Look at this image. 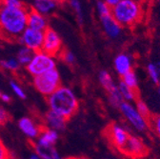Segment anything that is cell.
Returning <instances> with one entry per match:
<instances>
[{
    "label": "cell",
    "mask_w": 160,
    "mask_h": 159,
    "mask_svg": "<svg viewBox=\"0 0 160 159\" xmlns=\"http://www.w3.org/2000/svg\"><path fill=\"white\" fill-rule=\"evenodd\" d=\"M54 69H56L55 57L48 54L43 51L34 52L31 62L26 66V71L32 77L43 74Z\"/></svg>",
    "instance_id": "cell-5"
},
{
    "label": "cell",
    "mask_w": 160,
    "mask_h": 159,
    "mask_svg": "<svg viewBox=\"0 0 160 159\" xmlns=\"http://www.w3.org/2000/svg\"><path fill=\"white\" fill-rule=\"evenodd\" d=\"M117 88L118 91L121 94L122 98H123V101L124 102H129L132 103V101H135L136 98H137V93L136 91L129 88L128 86H126L121 80L119 81V83L117 84Z\"/></svg>",
    "instance_id": "cell-19"
},
{
    "label": "cell",
    "mask_w": 160,
    "mask_h": 159,
    "mask_svg": "<svg viewBox=\"0 0 160 159\" xmlns=\"http://www.w3.org/2000/svg\"><path fill=\"white\" fill-rule=\"evenodd\" d=\"M18 127L29 139L31 140H36L38 138L42 129L40 128L31 117H22L18 121Z\"/></svg>",
    "instance_id": "cell-11"
},
{
    "label": "cell",
    "mask_w": 160,
    "mask_h": 159,
    "mask_svg": "<svg viewBox=\"0 0 160 159\" xmlns=\"http://www.w3.org/2000/svg\"><path fill=\"white\" fill-rule=\"evenodd\" d=\"M3 6L10 7V8H22L25 7L21 0H4Z\"/></svg>",
    "instance_id": "cell-32"
},
{
    "label": "cell",
    "mask_w": 160,
    "mask_h": 159,
    "mask_svg": "<svg viewBox=\"0 0 160 159\" xmlns=\"http://www.w3.org/2000/svg\"><path fill=\"white\" fill-rule=\"evenodd\" d=\"M150 159H154V158H150Z\"/></svg>",
    "instance_id": "cell-44"
},
{
    "label": "cell",
    "mask_w": 160,
    "mask_h": 159,
    "mask_svg": "<svg viewBox=\"0 0 160 159\" xmlns=\"http://www.w3.org/2000/svg\"><path fill=\"white\" fill-rule=\"evenodd\" d=\"M9 112L4 109L0 107V125H3L9 121Z\"/></svg>",
    "instance_id": "cell-34"
},
{
    "label": "cell",
    "mask_w": 160,
    "mask_h": 159,
    "mask_svg": "<svg viewBox=\"0 0 160 159\" xmlns=\"http://www.w3.org/2000/svg\"><path fill=\"white\" fill-rule=\"evenodd\" d=\"M147 72L151 78V80L157 85V83L160 81V62L149 63L147 65Z\"/></svg>",
    "instance_id": "cell-22"
},
{
    "label": "cell",
    "mask_w": 160,
    "mask_h": 159,
    "mask_svg": "<svg viewBox=\"0 0 160 159\" xmlns=\"http://www.w3.org/2000/svg\"><path fill=\"white\" fill-rule=\"evenodd\" d=\"M156 86H157V92H158V93L160 94V81L157 83V85H156Z\"/></svg>",
    "instance_id": "cell-38"
},
{
    "label": "cell",
    "mask_w": 160,
    "mask_h": 159,
    "mask_svg": "<svg viewBox=\"0 0 160 159\" xmlns=\"http://www.w3.org/2000/svg\"><path fill=\"white\" fill-rule=\"evenodd\" d=\"M113 66L116 72L122 77L126 73L132 71V58L130 54L121 52L115 56L113 60Z\"/></svg>",
    "instance_id": "cell-14"
},
{
    "label": "cell",
    "mask_w": 160,
    "mask_h": 159,
    "mask_svg": "<svg viewBox=\"0 0 160 159\" xmlns=\"http://www.w3.org/2000/svg\"><path fill=\"white\" fill-rule=\"evenodd\" d=\"M95 9L100 18L112 14V8L104 1V0H97Z\"/></svg>",
    "instance_id": "cell-26"
},
{
    "label": "cell",
    "mask_w": 160,
    "mask_h": 159,
    "mask_svg": "<svg viewBox=\"0 0 160 159\" xmlns=\"http://www.w3.org/2000/svg\"><path fill=\"white\" fill-rule=\"evenodd\" d=\"M0 67L7 71L15 72L20 68V64L18 63L16 58H8L0 60Z\"/></svg>",
    "instance_id": "cell-25"
},
{
    "label": "cell",
    "mask_w": 160,
    "mask_h": 159,
    "mask_svg": "<svg viewBox=\"0 0 160 159\" xmlns=\"http://www.w3.org/2000/svg\"><path fill=\"white\" fill-rule=\"evenodd\" d=\"M33 150L41 159H61L54 146H39L33 143Z\"/></svg>",
    "instance_id": "cell-18"
},
{
    "label": "cell",
    "mask_w": 160,
    "mask_h": 159,
    "mask_svg": "<svg viewBox=\"0 0 160 159\" xmlns=\"http://www.w3.org/2000/svg\"><path fill=\"white\" fill-rule=\"evenodd\" d=\"M98 79H99L100 84H101V86L105 89V91L107 92H110L111 91H112L113 89H115L117 87V85L113 81L111 73L105 70H103L99 72Z\"/></svg>",
    "instance_id": "cell-20"
},
{
    "label": "cell",
    "mask_w": 160,
    "mask_h": 159,
    "mask_svg": "<svg viewBox=\"0 0 160 159\" xmlns=\"http://www.w3.org/2000/svg\"><path fill=\"white\" fill-rule=\"evenodd\" d=\"M68 119L63 117L52 111H49L45 116H44V122L46 125V128L54 130L56 132H61L64 131L67 125Z\"/></svg>",
    "instance_id": "cell-13"
},
{
    "label": "cell",
    "mask_w": 160,
    "mask_h": 159,
    "mask_svg": "<svg viewBox=\"0 0 160 159\" xmlns=\"http://www.w3.org/2000/svg\"><path fill=\"white\" fill-rule=\"evenodd\" d=\"M20 45H22L34 52L42 51L43 41H44V32L37 31L27 27V29L22 32L17 39Z\"/></svg>",
    "instance_id": "cell-7"
},
{
    "label": "cell",
    "mask_w": 160,
    "mask_h": 159,
    "mask_svg": "<svg viewBox=\"0 0 160 159\" xmlns=\"http://www.w3.org/2000/svg\"><path fill=\"white\" fill-rule=\"evenodd\" d=\"M104 1L111 7V8H113L115 5H117L119 3L120 0H104Z\"/></svg>",
    "instance_id": "cell-35"
},
{
    "label": "cell",
    "mask_w": 160,
    "mask_h": 159,
    "mask_svg": "<svg viewBox=\"0 0 160 159\" xmlns=\"http://www.w3.org/2000/svg\"><path fill=\"white\" fill-rule=\"evenodd\" d=\"M108 95H109V101L111 103V105L114 108H119V106L121 105L123 101V98L120 94L119 91H118V88L116 87L115 89H113L112 91H111L110 92H108Z\"/></svg>",
    "instance_id": "cell-24"
},
{
    "label": "cell",
    "mask_w": 160,
    "mask_h": 159,
    "mask_svg": "<svg viewBox=\"0 0 160 159\" xmlns=\"http://www.w3.org/2000/svg\"><path fill=\"white\" fill-rule=\"evenodd\" d=\"M57 7V3L53 0H33L32 10L42 15H50Z\"/></svg>",
    "instance_id": "cell-17"
},
{
    "label": "cell",
    "mask_w": 160,
    "mask_h": 159,
    "mask_svg": "<svg viewBox=\"0 0 160 159\" xmlns=\"http://www.w3.org/2000/svg\"><path fill=\"white\" fill-rule=\"evenodd\" d=\"M53 1H55L56 3H59V2H62V1H64V0H53Z\"/></svg>",
    "instance_id": "cell-40"
},
{
    "label": "cell",
    "mask_w": 160,
    "mask_h": 159,
    "mask_svg": "<svg viewBox=\"0 0 160 159\" xmlns=\"http://www.w3.org/2000/svg\"><path fill=\"white\" fill-rule=\"evenodd\" d=\"M10 86H11V89L12 90V92L15 93L16 96H18L19 98H21V99H25L26 98V93H25L24 90L21 87H20L16 82L11 81L10 82Z\"/></svg>",
    "instance_id": "cell-30"
},
{
    "label": "cell",
    "mask_w": 160,
    "mask_h": 159,
    "mask_svg": "<svg viewBox=\"0 0 160 159\" xmlns=\"http://www.w3.org/2000/svg\"><path fill=\"white\" fill-rule=\"evenodd\" d=\"M32 84L38 92L47 97L53 93L59 87L62 86L59 72L56 69L34 76L32 78Z\"/></svg>",
    "instance_id": "cell-4"
},
{
    "label": "cell",
    "mask_w": 160,
    "mask_h": 159,
    "mask_svg": "<svg viewBox=\"0 0 160 159\" xmlns=\"http://www.w3.org/2000/svg\"><path fill=\"white\" fill-rule=\"evenodd\" d=\"M143 0H120L112 8V15L122 27H132L142 19Z\"/></svg>",
    "instance_id": "cell-3"
},
{
    "label": "cell",
    "mask_w": 160,
    "mask_h": 159,
    "mask_svg": "<svg viewBox=\"0 0 160 159\" xmlns=\"http://www.w3.org/2000/svg\"><path fill=\"white\" fill-rule=\"evenodd\" d=\"M28 27L33 30L45 32L49 28L48 19L45 15L38 13L31 8L28 13Z\"/></svg>",
    "instance_id": "cell-15"
},
{
    "label": "cell",
    "mask_w": 160,
    "mask_h": 159,
    "mask_svg": "<svg viewBox=\"0 0 160 159\" xmlns=\"http://www.w3.org/2000/svg\"><path fill=\"white\" fill-rule=\"evenodd\" d=\"M3 1H4V0H0V8L3 6Z\"/></svg>",
    "instance_id": "cell-39"
},
{
    "label": "cell",
    "mask_w": 160,
    "mask_h": 159,
    "mask_svg": "<svg viewBox=\"0 0 160 159\" xmlns=\"http://www.w3.org/2000/svg\"><path fill=\"white\" fill-rule=\"evenodd\" d=\"M58 132L49 128H43L38 138L35 140L34 144L39 146H54L58 140Z\"/></svg>",
    "instance_id": "cell-16"
},
{
    "label": "cell",
    "mask_w": 160,
    "mask_h": 159,
    "mask_svg": "<svg viewBox=\"0 0 160 159\" xmlns=\"http://www.w3.org/2000/svg\"><path fill=\"white\" fill-rule=\"evenodd\" d=\"M0 159H12L5 145L0 140Z\"/></svg>",
    "instance_id": "cell-33"
},
{
    "label": "cell",
    "mask_w": 160,
    "mask_h": 159,
    "mask_svg": "<svg viewBox=\"0 0 160 159\" xmlns=\"http://www.w3.org/2000/svg\"><path fill=\"white\" fill-rule=\"evenodd\" d=\"M2 93H3V92H2L1 91H0V96H1V94H2Z\"/></svg>",
    "instance_id": "cell-42"
},
{
    "label": "cell",
    "mask_w": 160,
    "mask_h": 159,
    "mask_svg": "<svg viewBox=\"0 0 160 159\" xmlns=\"http://www.w3.org/2000/svg\"><path fill=\"white\" fill-rule=\"evenodd\" d=\"M33 54H34L33 51L22 46L18 50L15 58L17 59V61L20 64V66H25L26 67L31 62V60L33 57Z\"/></svg>",
    "instance_id": "cell-21"
},
{
    "label": "cell",
    "mask_w": 160,
    "mask_h": 159,
    "mask_svg": "<svg viewBox=\"0 0 160 159\" xmlns=\"http://www.w3.org/2000/svg\"><path fill=\"white\" fill-rule=\"evenodd\" d=\"M100 21H101V26L105 34L109 38L116 39L120 36V34L122 32L123 27L115 20L112 14L101 17L100 18Z\"/></svg>",
    "instance_id": "cell-12"
},
{
    "label": "cell",
    "mask_w": 160,
    "mask_h": 159,
    "mask_svg": "<svg viewBox=\"0 0 160 159\" xmlns=\"http://www.w3.org/2000/svg\"><path fill=\"white\" fill-rule=\"evenodd\" d=\"M121 152L132 158H142L148 153V150L144 142L137 136L130 135L128 141Z\"/></svg>",
    "instance_id": "cell-10"
},
{
    "label": "cell",
    "mask_w": 160,
    "mask_h": 159,
    "mask_svg": "<svg viewBox=\"0 0 160 159\" xmlns=\"http://www.w3.org/2000/svg\"><path fill=\"white\" fill-rule=\"evenodd\" d=\"M68 159H74V158H68Z\"/></svg>",
    "instance_id": "cell-43"
},
{
    "label": "cell",
    "mask_w": 160,
    "mask_h": 159,
    "mask_svg": "<svg viewBox=\"0 0 160 159\" xmlns=\"http://www.w3.org/2000/svg\"><path fill=\"white\" fill-rule=\"evenodd\" d=\"M135 108L137 109V111L139 112L140 114L149 120L150 117L152 116V113L150 112L149 107L147 106V104L143 100H141V99H137L136 102H135Z\"/></svg>",
    "instance_id": "cell-29"
},
{
    "label": "cell",
    "mask_w": 160,
    "mask_h": 159,
    "mask_svg": "<svg viewBox=\"0 0 160 159\" xmlns=\"http://www.w3.org/2000/svg\"><path fill=\"white\" fill-rule=\"evenodd\" d=\"M106 132L111 144L120 152L122 151V149L126 145L131 135L122 125L117 123H112L108 126V128L106 129Z\"/></svg>",
    "instance_id": "cell-9"
},
{
    "label": "cell",
    "mask_w": 160,
    "mask_h": 159,
    "mask_svg": "<svg viewBox=\"0 0 160 159\" xmlns=\"http://www.w3.org/2000/svg\"><path fill=\"white\" fill-rule=\"evenodd\" d=\"M74 159H86V158H74Z\"/></svg>",
    "instance_id": "cell-41"
},
{
    "label": "cell",
    "mask_w": 160,
    "mask_h": 159,
    "mask_svg": "<svg viewBox=\"0 0 160 159\" xmlns=\"http://www.w3.org/2000/svg\"><path fill=\"white\" fill-rule=\"evenodd\" d=\"M47 103L51 111L62 115L66 119L74 115L78 110V98L69 87H59L53 93L47 97Z\"/></svg>",
    "instance_id": "cell-2"
},
{
    "label": "cell",
    "mask_w": 160,
    "mask_h": 159,
    "mask_svg": "<svg viewBox=\"0 0 160 159\" xmlns=\"http://www.w3.org/2000/svg\"><path fill=\"white\" fill-rule=\"evenodd\" d=\"M42 51L53 57L60 56L63 52L61 37L52 28H48L44 32V41Z\"/></svg>",
    "instance_id": "cell-8"
},
{
    "label": "cell",
    "mask_w": 160,
    "mask_h": 159,
    "mask_svg": "<svg viewBox=\"0 0 160 159\" xmlns=\"http://www.w3.org/2000/svg\"><path fill=\"white\" fill-rule=\"evenodd\" d=\"M60 57H62L63 60L67 64H69V65H72L75 62V55L71 51H64V52H62Z\"/></svg>",
    "instance_id": "cell-31"
},
{
    "label": "cell",
    "mask_w": 160,
    "mask_h": 159,
    "mask_svg": "<svg viewBox=\"0 0 160 159\" xmlns=\"http://www.w3.org/2000/svg\"><path fill=\"white\" fill-rule=\"evenodd\" d=\"M0 99H1L3 102L8 103V102L11 101V96L9 94H7V93H2L1 96H0Z\"/></svg>",
    "instance_id": "cell-36"
},
{
    "label": "cell",
    "mask_w": 160,
    "mask_h": 159,
    "mask_svg": "<svg viewBox=\"0 0 160 159\" xmlns=\"http://www.w3.org/2000/svg\"><path fill=\"white\" fill-rule=\"evenodd\" d=\"M29 159H41V157H40L36 152H33L30 155V158Z\"/></svg>",
    "instance_id": "cell-37"
},
{
    "label": "cell",
    "mask_w": 160,
    "mask_h": 159,
    "mask_svg": "<svg viewBox=\"0 0 160 159\" xmlns=\"http://www.w3.org/2000/svg\"><path fill=\"white\" fill-rule=\"evenodd\" d=\"M149 127L154 134L160 138V114H152L149 119Z\"/></svg>",
    "instance_id": "cell-28"
},
{
    "label": "cell",
    "mask_w": 160,
    "mask_h": 159,
    "mask_svg": "<svg viewBox=\"0 0 160 159\" xmlns=\"http://www.w3.org/2000/svg\"><path fill=\"white\" fill-rule=\"evenodd\" d=\"M119 111L124 116V118L130 123L133 129H135L139 132H145L149 127V120L144 116H142L132 103L122 102L119 106Z\"/></svg>",
    "instance_id": "cell-6"
},
{
    "label": "cell",
    "mask_w": 160,
    "mask_h": 159,
    "mask_svg": "<svg viewBox=\"0 0 160 159\" xmlns=\"http://www.w3.org/2000/svg\"><path fill=\"white\" fill-rule=\"evenodd\" d=\"M30 8H0V37L15 39L22 34L28 27V13Z\"/></svg>",
    "instance_id": "cell-1"
},
{
    "label": "cell",
    "mask_w": 160,
    "mask_h": 159,
    "mask_svg": "<svg viewBox=\"0 0 160 159\" xmlns=\"http://www.w3.org/2000/svg\"><path fill=\"white\" fill-rule=\"evenodd\" d=\"M69 4L74 13L76 14V18L79 24H82L83 22V12H82V6L79 0H69Z\"/></svg>",
    "instance_id": "cell-27"
},
{
    "label": "cell",
    "mask_w": 160,
    "mask_h": 159,
    "mask_svg": "<svg viewBox=\"0 0 160 159\" xmlns=\"http://www.w3.org/2000/svg\"><path fill=\"white\" fill-rule=\"evenodd\" d=\"M121 81L126 86H128L129 88H131L134 91H136V89L138 88V78H137L136 73L133 71H131L130 72L123 75Z\"/></svg>",
    "instance_id": "cell-23"
}]
</instances>
